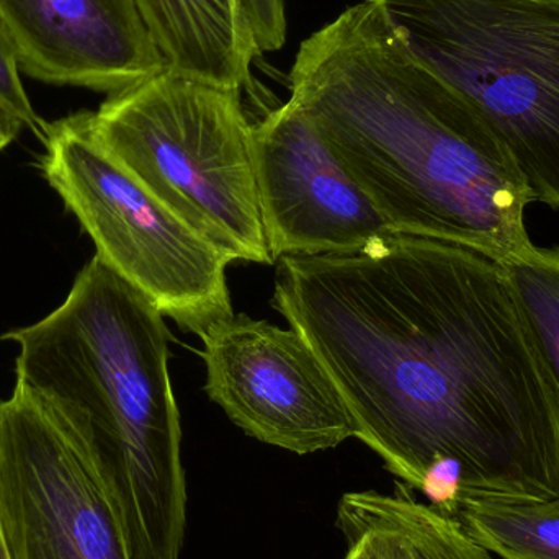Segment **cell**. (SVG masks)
<instances>
[{
  "mask_svg": "<svg viewBox=\"0 0 559 559\" xmlns=\"http://www.w3.org/2000/svg\"><path fill=\"white\" fill-rule=\"evenodd\" d=\"M91 121L105 150L229 261L275 264L241 92L167 68L108 95Z\"/></svg>",
  "mask_w": 559,
  "mask_h": 559,
  "instance_id": "277c9868",
  "label": "cell"
},
{
  "mask_svg": "<svg viewBox=\"0 0 559 559\" xmlns=\"http://www.w3.org/2000/svg\"><path fill=\"white\" fill-rule=\"evenodd\" d=\"M200 338L206 394L248 436L296 455L357 436L324 365L292 328L239 314Z\"/></svg>",
  "mask_w": 559,
  "mask_h": 559,
  "instance_id": "ba28073f",
  "label": "cell"
},
{
  "mask_svg": "<svg viewBox=\"0 0 559 559\" xmlns=\"http://www.w3.org/2000/svg\"><path fill=\"white\" fill-rule=\"evenodd\" d=\"M367 527L390 542L397 559H495L453 519L432 504H423L397 483L391 495L347 492L337 508V527Z\"/></svg>",
  "mask_w": 559,
  "mask_h": 559,
  "instance_id": "7c38bea8",
  "label": "cell"
},
{
  "mask_svg": "<svg viewBox=\"0 0 559 559\" xmlns=\"http://www.w3.org/2000/svg\"><path fill=\"white\" fill-rule=\"evenodd\" d=\"M255 177L272 258L352 254L393 235L308 115L289 100L254 123Z\"/></svg>",
  "mask_w": 559,
  "mask_h": 559,
  "instance_id": "9c48e42d",
  "label": "cell"
},
{
  "mask_svg": "<svg viewBox=\"0 0 559 559\" xmlns=\"http://www.w3.org/2000/svg\"><path fill=\"white\" fill-rule=\"evenodd\" d=\"M2 338L19 345L15 383L104 486L131 559H179L187 481L159 308L95 254L55 311Z\"/></svg>",
  "mask_w": 559,
  "mask_h": 559,
  "instance_id": "3957f363",
  "label": "cell"
},
{
  "mask_svg": "<svg viewBox=\"0 0 559 559\" xmlns=\"http://www.w3.org/2000/svg\"><path fill=\"white\" fill-rule=\"evenodd\" d=\"M289 100L393 235L472 249L496 262L534 248L531 187L485 120L361 0L299 46Z\"/></svg>",
  "mask_w": 559,
  "mask_h": 559,
  "instance_id": "7a4b0ae2",
  "label": "cell"
},
{
  "mask_svg": "<svg viewBox=\"0 0 559 559\" xmlns=\"http://www.w3.org/2000/svg\"><path fill=\"white\" fill-rule=\"evenodd\" d=\"M442 512L479 547L501 559H559V498L518 501L459 496Z\"/></svg>",
  "mask_w": 559,
  "mask_h": 559,
  "instance_id": "4fadbf2b",
  "label": "cell"
},
{
  "mask_svg": "<svg viewBox=\"0 0 559 559\" xmlns=\"http://www.w3.org/2000/svg\"><path fill=\"white\" fill-rule=\"evenodd\" d=\"M167 66L251 92L252 64L285 45V0H138Z\"/></svg>",
  "mask_w": 559,
  "mask_h": 559,
  "instance_id": "8fae6325",
  "label": "cell"
},
{
  "mask_svg": "<svg viewBox=\"0 0 559 559\" xmlns=\"http://www.w3.org/2000/svg\"><path fill=\"white\" fill-rule=\"evenodd\" d=\"M20 69L56 85L124 91L167 66L138 0H0Z\"/></svg>",
  "mask_w": 559,
  "mask_h": 559,
  "instance_id": "30bf717a",
  "label": "cell"
},
{
  "mask_svg": "<svg viewBox=\"0 0 559 559\" xmlns=\"http://www.w3.org/2000/svg\"><path fill=\"white\" fill-rule=\"evenodd\" d=\"M0 110L5 111L36 136L45 138L46 124L32 107L22 79L12 41L0 22Z\"/></svg>",
  "mask_w": 559,
  "mask_h": 559,
  "instance_id": "9a60e30c",
  "label": "cell"
},
{
  "mask_svg": "<svg viewBox=\"0 0 559 559\" xmlns=\"http://www.w3.org/2000/svg\"><path fill=\"white\" fill-rule=\"evenodd\" d=\"M88 111L46 124L43 174L97 255L183 331L235 316L228 258L154 197L95 138Z\"/></svg>",
  "mask_w": 559,
  "mask_h": 559,
  "instance_id": "8992f818",
  "label": "cell"
},
{
  "mask_svg": "<svg viewBox=\"0 0 559 559\" xmlns=\"http://www.w3.org/2000/svg\"><path fill=\"white\" fill-rule=\"evenodd\" d=\"M0 538L9 559H131L104 486L20 383L0 401Z\"/></svg>",
  "mask_w": 559,
  "mask_h": 559,
  "instance_id": "52a82bcc",
  "label": "cell"
},
{
  "mask_svg": "<svg viewBox=\"0 0 559 559\" xmlns=\"http://www.w3.org/2000/svg\"><path fill=\"white\" fill-rule=\"evenodd\" d=\"M407 51L508 147L559 210V0H373Z\"/></svg>",
  "mask_w": 559,
  "mask_h": 559,
  "instance_id": "5b68a950",
  "label": "cell"
},
{
  "mask_svg": "<svg viewBox=\"0 0 559 559\" xmlns=\"http://www.w3.org/2000/svg\"><path fill=\"white\" fill-rule=\"evenodd\" d=\"M499 264L559 390V246H534Z\"/></svg>",
  "mask_w": 559,
  "mask_h": 559,
  "instance_id": "5bb4252c",
  "label": "cell"
},
{
  "mask_svg": "<svg viewBox=\"0 0 559 559\" xmlns=\"http://www.w3.org/2000/svg\"><path fill=\"white\" fill-rule=\"evenodd\" d=\"M272 305L324 365L355 437L433 508L559 498V390L499 262L388 235L280 258Z\"/></svg>",
  "mask_w": 559,
  "mask_h": 559,
  "instance_id": "6da1fadb",
  "label": "cell"
},
{
  "mask_svg": "<svg viewBox=\"0 0 559 559\" xmlns=\"http://www.w3.org/2000/svg\"><path fill=\"white\" fill-rule=\"evenodd\" d=\"M338 528L348 545L345 559H397L390 542L380 532L367 527H350V525Z\"/></svg>",
  "mask_w": 559,
  "mask_h": 559,
  "instance_id": "2e32d148",
  "label": "cell"
},
{
  "mask_svg": "<svg viewBox=\"0 0 559 559\" xmlns=\"http://www.w3.org/2000/svg\"><path fill=\"white\" fill-rule=\"evenodd\" d=\"M0 559H9V557H7L5 547H3L2 538H0Z\"/></svg>",
  "mask_w": 559,
  "mask_h": 559,
  "instance_id": "ac0fdd59",
  "label": "cell"
},
{
  "mask_svg": "<svg viewBox=\"0 0 559 559\" xmlns=\"http://www.w3.org/2000/svg\"><path fill=\"white\" fill-rule=\"evenodd\" d=\"M22 124L12 117L0 110V153L19 136Z\"/></svg>",
  "mask_w": 559,
  "mask_h": 559,
  "instance_id": "e0dca14e",
  "label": "cell"
}]
</instances>
